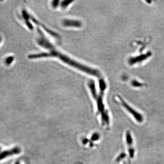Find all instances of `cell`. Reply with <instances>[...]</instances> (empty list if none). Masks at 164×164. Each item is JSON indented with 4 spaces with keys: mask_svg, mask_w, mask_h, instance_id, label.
Wrapping results in <instances>:
<instances>
[{
    "mask_svg": "<svg viewBox=\"0 0 164 164\" xmlns=\"http://www.w3.org/2000/svg\"><path fill=\"white\" fill-rule=\"evenodd\" d=\"M119 103L121 104L122 107L125 109L128 114L131 116L132 118L134 120L136 123L142 124L144 121V116L141 113L132 108L126 102L124 101L120 97H118Z\"/></svg>",
    "mask_w": 164,
    "mask_h": 164,
    "instance_id": "3",
    "label": "cell"
},
{
    "mask_svg": "<svg viewBox=\"0 0 164 164\" xmlns=\"http://www.w3.org/2000/svg\"><path fill=\"white\" fill-rule=\"evenodd\" d=\"M20 151H21V149L19 147H15L11 150L4 151L2 153L0 154V160L5 159V158L9 156L19 154L20 152Z\"/></svg>",
    "mask_w": 164,
    "mask_h": 164,
    "instance_id": "6",
    "label": "cell"
},
{
    "mask_svg": "<svg viewBox=\"0 0 164 164\" xmlns=\"http://www.w3.org/2000/svg\"><path fill=\"white\" fill-rule=\"evenodd\" d=\"M2 36L0 35V44H1V43H2Z\"/></svg>",
    "mask_w": 164,
    "mask_h": 164,
    "instance_id": "9",
    "label": "cell"
},
{
    "mask_svg": "<svg viewBox=\"0 0 164 164\" xmlns=\"http://www.w3.org/2000/svg\"><path fill=\"white\" fill-rule=\"evenodd\" d=\"M14 60V58L12 56H9L5 59V63L7 65H10Z\"/></svg>",
    "mask_w": 164,
    "mask_h": 164,
    "instance_id": "7",
    "label": "cell"
},
{
    "mask_svg": "<svg viewBox=\"0 0 164 164\" xmlns=\"http://www.w3.org/2000/svg\"><path fill=\"white\" fill-rule=\"evenodd\" d=\"M88 86L93 98L96 102L98 115L99 114L101 116V118L103 125L108 126L110 125L109 117L104 103V94L106 89V83L103 78L99 79V93L97 90L95 83L93 81H90L89 82Z\"/></svg>",
    "mask_w": 164,
    "mask_h": 164,
    "instance_id": "2",
    "label": "cell"
},
{
    "mask_svg": "<svg viewBox=\"0 0 164 164\" xmlns=\"http://www.w3.org/2000/svg\"><path fill=\"white\" fill-rule=\"evenodd\" d=\"M37 43L40 46L45 48L48 52H44L37 53L34 54H29L28 58L30 59H35L38 58H55L65 63L67 65L77 69L82 72L90 75L99 77L101 74L99 71L97 69L92 68L87 65H84L79 63L73 59L67 56L66 54H63L57 49L54 46L50 43L42 31L38 28V37L37 38Z\"/></svg>",
    "mask_w": 164,
    "mask_h": 164,
    "instance_id": "1",
    "label": "cell"
},
{
    "mask_svg": "<svg viewBox=\"0 0 164 164\" xmlns=\"http://www.w3.org/2000/svg\"><path fill=\"white\" fill-rule=\"evenodd\" d=\"M62 24L66 27L80 28L82 25L81 22L77 20L65 19L63 20Z\"/></svg>",
    "mask_w": 164,
    "mask_h": 164,
    "instance_id": "5",
    "label": "cell"
},
{
    "mask_svg": "<svg viewBox=\"0 0 164 164\" xmlns=\"http://www.w3.org/2000/svg\"><path fill=\"white\" fill-rule=\"evenodd\" d=\"M73 2V1H64L62 2L61 7L63 8H66L67 6H69L71 2Z\"/></svg>",
    "mask_w": 164,
    "mask_h": 164,
    "instance_id": "8",
    "label": "cell"
},
{
    "mask_svg": "<svg viewBox=\"0 0 164 164\" xmlns=\"http://www.w3.org/2000/svg\"><path fill=\"white\" fill-rule=\"evenodd\" d=\"M0 149H1V148H0Z\"/></svg>",
    "mask_w": 164,
    "mask_h": 164,
    "instance_id": "10",
    "label": "cell"
},
{
    "mask_svg": "<svg viewBox=\"0 0 164 164\" xmlns=\"http://www.w3.org/2000/svg\"><path fill=\"white\" fill-rule=\"evenodd\" d=\"M125 138L129 155L130 157L133 158L134 157L136 153L135 145L134 142V139L133 138L132 135L130 132H127Z\"/></svg>",
    "mask_w": 164,
    "mask_h": 164,
    "instance_id": "4",
    "label": "cell"
}]
</instances>
